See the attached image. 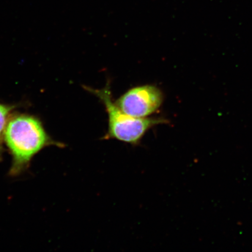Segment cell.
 Segmentation results:
<instances>
[{"label":"cell","mask_w":252,"mask_h":252,"mask_svg":"<svg viewBox=\"0 0 252 252\" xmlns=\"http://www.w3.org/2000/svg\"><path fill=\"white\" fill-rule=\"evenodd\" d=\"M18 106L0 103V160L2 159L5 150L4 146V134L9 118Z\"/></svg>","instance_id":"277c9868"},{"label":"cell","mask_w":252,"mask_h":252,"mask_svg":"<svg viewBox=\"0 0 252 252\" xmlns=\"http://www.w3.org/2000/svg\"><path fill=\"white\" fill-rule=\"evenodd\" d=\"M3 141L11 157L8 173L12 177L26 171L34 157L46 148L65 147L50 137L39 118L23 113H12L6 126Z\"/></svg>","instance_id":"6da1fadb"},{"label":"cell","mask_w":252,"mask_h":252,"mask_svg":"<svg viewBox=\"0 0 252 252\" xmlns=\"http://www.w3.org/2000/svg\"><path fill=\"white\" fill-rule=\"evenodd\" d=\"M163 99V94L159 88L153 85H144L128 90L115 103L126 114L145 118L159 109Z\"/></svg>","instance_id":"3957f363"},{"label":"cell","mask_w":252,"mask_h":252,"mask_svg":"<svg viewBox=\"0 0 252 252\" xmlns=\"http://www.w3.org/2000/svg\"><path fill=\"white\" fill-rule=\"evenodd\" d=\"M85 90L96 96L104 106L108 116V128L103 139H114L137 146L145 134L154 126L168 124L165 118H137L126 114L112 100L110 83L102 89L84 86Z\"/></svg>","instance_id":"7a4b0ae2"}]
</instances>
